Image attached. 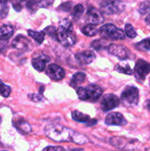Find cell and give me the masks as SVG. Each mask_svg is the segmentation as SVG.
I'll use <instances>...</instances> for the list:
<instances>
[{
  "label": "cell",
  "mask_w": 150,
  "mask_h": 151,
  "mask_svg": "<svg viewBox=\"0 0 150 151\" xmlns=\"http://www.w3.org/2000/svg\"><path fill=\"white\" fill-rule=\"evenodd\" d=\"M45 134L48 138L57 142H72L77 145H84L88 142V139L84 134L56 124H49L46 126Z\"/></svg>",
  "instance_id": "cell-1"
},
{
  "label": "cell",
  "mask_w": 150,
  "mask_h": 151,
  "mask_svg": "<svg viewBox=\"0 0 150 151\" xmlns=\"http://www.w3.org/2000/svg\"><path fill=\"white\" fill-rule=\"evenodd\" d=\"M103 90L100 86L91 84L84 87H79L76 89L78 98L83 101L96 102L102 94Z\"/></svg>",
  "instance_id": "cell-2"
},
{
  "label": "cell",
  "mask_w": 150,
  "mask_h": 151,
  "mask_svg": "<svg viewBox=\"0 0 150 151\" xmlns=\"http://www.w3.org/2000/svg\"><path fill=\"white\" fill-rule=\"evenodd\" d=\"M99 32L101 37L111 40H124L125 38V33L121 29L118 28L113 24H107L99 29Z\"/></svg>",
  "instance_id": "cell-3"
},
{
  "label": "cell",
  "mask_w": 150,
  "mask_h": 151,
  "mask_svg": "<svg viewBox=\"0 0 150 151\" xmlns=\"http://www.w3.org/2000/svg\"><path fill=\"white\" fill-rule=\"evenodd\" d=\"M121 100L125 106H135L139 100V91L135 86H126L122 91Z\"/></svg>",
  "instance_id": "cell-4"
},
{
  "label": "cell",
  "mask_w": 150,
  "mask_h": 151,
  "mask_svg": "<svg viewBox=\"0 0 150 151\" xmlns=\"http://www.w3.org/2000/svg\"><path fill=\"white\" fill-rule=\"evenodd\" d=\"M100 8L102 12L107 15L119 14L124 10L125 6L120 1H103L100 2Z\"/></svg>",
  "instance_id": "cell-5"
},
{
  "label": "cell",
  "mask_w": 150,
  "mask_h": 151,
  "mask_svg": "<svg viewBox=\"0 0 150 151\" xmlns=\"http://www.w3.org/2000/svg\"><path fill=\"white\" fill-rule=\"evenodd\" d=\"M150 73V63L143 59H139L135 63L134 68V75L139 81L145 80L146 77Z\"/></svg>",
  "instance_id": "cell-6"
},
{
  "label": "cell",
  "mask_w": 150,
  "mask_h": 151,
  "mask_svg": "<svg viewBox=\"0 0 150 151\" xmlns=\"http://www.w3.org/2000/svg\"><path fill=\"white\" fill-rule=\"evenodd\" d=\"M85 20L88 24L98 25L104 22V18L102 13L95 7H89L88 9L86 15H85Z\"/></svg>",
  "instance_id": "cell-7"
},
{
  "label": "cell",
  "mask_w": 150,
  "mask_h": 151,
  "mask_svg": "<svg viewBox=\"0 0 150 151\" xmlns=\"http://www.w3.org/2000/svg\"><path fill=\"white\" fill-rule=\"evenodd\" d=\"M120 105V100L113 94H107L103 97L101 101V109L103 111L107 112L116 109Z\"/></svg>",
  "instance_id": "cell-8"
},
{
  "label": "cell",
  "mask_w": 150,
  "mask_h": 151,
  "mask_svg": "<svg viewBox=\"0 0 150 151\" xmlns=\"http://www.w3.org/2000/svg\"><path fill=\"white\" fill-rule=\"evenodd\" d=\"M46 74L51 80L54 81H59L63 79L66 75L64 69L60 66L54 63L49 65L46 69Z\"/></svg>",
  "instance_id": "cell-9"
},
{
  "label": "cell",
  "mask_w": 150,
  "mask_h": 151,
  "mask_svg": "<svg viewBox=\"0 0 150 151\" xmlns=\"http://www.w3.org/2000/svg\"><path fill=\"white\" fill-rule=\"evenodd\" d=\"M11 45L13 48L22 52L30 51L32 48V45L30 41L22 35H18L13 39Z\"/></svg>",
  "instance_id": "cell-10"
},
{
  "label": "cell",
  "mask_w": 150,
  "mask_h": 151,
  "mask_svg": "<svg viewBox=\"0 0 150 151\" xmlns=\"http://www.w3.org/2000/svg\"><path fill=\"white\" fill-rule=\"evenodd\" d=\"M107 51L110 54L116 56L121 60H126L129 58V51L123 45L112 44L107 47Z\"/></svg>",
  "instance_id": "cell-11"
},
{
  "label": "cell",
  "mask_w": 150,
  "mask_h": 151,
  "mask_svg": "<svg viewBox=\"0 0 150 151\" xmlns=\"http://www.w3.org/2000/svg\"><path fill=\"white\" fill-rule=\"evenodd\" d=\"M57 40L66 47H71L76 42V38L72 32L57 30Z\"/></svg>",
  "instance_id": "cell-12"
},
{
  "label": "cell",
  "mask_w": 150,
  "mask_h": 151,
  "mask_svg": "<svg viewBox=\"0 0 150 151\" xmlns=\"http://www.w3.org/2000/svg\"><path fill=\"white\" fill-rule=\"evenodd\" d=\"M104 122L107 125H117V126H121V125H125L127 124V121L125 119L124 116L121 113H118V112L109 114L106 116Z\"/></svg>",
  "instance_id": "cell-13"
},
{
  "label": "cell",
  "mask_w": 150,
  "mask_h": 151,
  "mask_svg": "<svg viewBox=\"0 0 150 151\" xmlns=\"http://www.w3.org/2000/svg\"><path fill=\"white\" fill-rule=\"evenodd\" d=\"M50 61V58L46 55L40 53L35 57H33L32 60V65L34 69L38 72H43L46 69V65Z\"/></svg>",
  "instance_id": "cell-14"
},
{
  "label": "cell",
  "mask_w": 150,
  "mask_h": 151,
  "mask_svg": "<svg viewBox=\"0 0 150 151\" xmlns=\"http://www.w3.org/2000/svg\"><path fill=\"white\" fill-rule=\"evenodd\" d=\"M76 60L81 64L88 65L92 63L96 59L95 53L91 50H85V51L79 52L76 53L75 55Z\"/></svg>",
  "instance_id": "cell-15"
},
{
  "label": "cell",
  "mask_w": 150,
  "mask_h": 151,
  "mask_svg": "<svg viewBox=\"0 0 150 151\" xmlns=\"http://www.w3.org/2000/svg\"><path fill=\"white\" fill-rule=\"evenodd\" d=\"M13 125L19 132L24 135L29 134L32 131L30 125L24 119H16V121H13Z\"/></svg>",
  "instance_id": "cell-16"
},
{
  "label": "cell",
  "mask_w": 150,
  "mask_h": 151,
  "mask_svg": "<svg viewBox=\"0 0 150 151\" xmlns=\"http://www.w3.org/2000/svg\"><path fill=\"white\" fill-rule=\"evenodd\" d=\"M53 4L52 1H29L26 2V7L32 11H35L41 7H48Z\"/></svg>",
  "instance_id": "cell-17"
},
{
  "label": "cell",
  "mask_w": 150,
  "mask_h": 151,
  "mask_svg": "<svg viewBox=\"0 0 150 151\" xmlns=\"http://www.w3.org/2000/svg\"><path fill=\"white\" fill-rule=\"evenodd\" d=\"M14 29L12 25L3 24L0 27V40L7 41L13 35Z\"/></svg>",
  "instance_id": "cell-18"
},
{
  "label": "cell",
  "mask_w": 150,
  "mask_h": 151,
  "mask_svg": "<svg viewBox=\"0 0 150 151\" xmlns=\"http://www.w3.org/2000/svg\"><path fill=\"white\" fill-rule=\"evenodd\" d=\"M85 74L84 72H78L74 74L73 76H72L71 80L70 81V86H72L73 88H76L78 85L84 82L85 79Z\"/></svg>",
  "instance_id": "cell-19"
},
{
  "label": "cell",
  "mask_w": 150,
  "mask_h": 151,
  "mask_svg": "<svg viewBox=\"0 0 150 151\" xmlns=\"http://www.w3.org/2000/svg\"><path fill=\"white\" fill-rule=\"evenodd\" d=\"M71 116L74 120L79 122H85V123H87L91 119L90 116L88 114H85L77 110L72 111Z\"/></svg>",
  "instance_id": "cell-20"
},
{
  "label": "cell",
  "mask_w": 150,
  "mask_h": 151,
  "mask_svg": "<svg viewBox=\"0 0 150 151\" xmlns=\"http://www.w3.org/2000/svg\"><path fill=\"white\" fill-rule=\"evenodd\" d=\"M58 30L64 32H71L73 30V24L69 19H63L59 22Z\"/></svg>",
  "instance_id": "cell-21"
},
{
  "label": "cell",
  "mask_w": 150,
  "mask_h": 151,
  "mask_svg": "<svg viewBox=\"0 0 150 151\" xmlns=\"http://www.w3.org/2000/svg\"><path fill=\"white\" fill-rule=\"evenodd\" d=\"M27 34L29 36H30L31 38H33L38 44H42L43 41H44V38H45V33H44V31L37 32V31L28 29Z\"/></svg>",
  "instance_id": "cell-22"
},
{
  "label": "cell",
  "mask_w": 150,
  "mask_h": 151,
  "mask_svg": "<svg viewBox=\"0 0 150 151\" xmlns=\"http://www.w3.org/2000/svg\"><path fill=\"white\" fill-rule=\"evenodd\" d=\"M115 70L117 71L119 73H123L125 75H132L133 74V71H132V68L129 66L128 63H118L116 66H115Z\"/></svg>",
  "instance_id": "cell-23"
},
{
  "label": "cell",
  "mask_w": 150,
  "mask_h": 151,
  "mask_svg": "<svg viewBox=\"0 0 150 151\" xmlns=\"http://www.w3.org/2000/svg\"><path fill=\"white\" fill-rule=\"evenodd\" d=\"M84 12H85V7L82 4H78L74 7L73 12H72V16L74 20H78L82 17L83 15Z\"/></svg>",
  "instance_id": "cell-24"
},
{
  "label": "cell",
  "mask_w": 150,
  "mask_h": 151,
  "mask_svg": "<svg viewBox=\"0 0 150 151\" xmlns=\"http://www.w3.org/2000/svg\"><path fill=\"white\" fill-rule=\"evenodd\" d=\"M135 47L141 51H150V37L135 44Z\"/></svg>",
  "instance_id": "cell-25"
},
{
  "label": "cell",
  "mask_w": 150,
  "mask_h": 151,
  "mask_svg": "<svg viewBox=\"0 0 150 151\" xmlns=\"http://www.w3.org/2000/svg\"><path fill=\"white\" fill-rule=\"evenodd\" d=\"M82 32L84 35H88V36H94V35L98 33L99 30L96 27L94 26V25L87 24L86 26L82 28Z\"/></svg>",
  "instance_id": "cell-26"
},
{
  "label": "cell",
  "mask_w": 150,
  "mask_h": 151,
  "mask_svg": "<svg viewBox=\"0 0 150 151\" xmlns=\"http://www.w3.org/2000/svg\"><path fill=\"white\" fill-rule=\"evenodd\" d=\"M110 144L112 145L116 146L119 148H122L125 147L126 142H125V139L119 138V137H112L110 139Z\"/></svg>",
  "instance_id": "cell-27"
},
{
  "label": "cell",
  "mask_w": 150,
  "mask_h": 151,
  "mask_svg": "<svg viewBox=\"0 0 150 151\" xmlns=\"http://www.w3.org/2000/svg\"><path fill=\"white\" fill-rule=\"evenodd\" d=\"M138 11L141 15H145L150 12V1H144L140 3Z\"/></svg>",
  "instance_id": "cell-28"
},
{
  "label": "cell",
  "mask_w": 150,
  "mask_h": 151,
  "mask_svg": "<svg viewBox=\"0 0 150 151\" xmlns=\"http://www.w3.org/2000/svg\"><path fill=\"white\" fill-rule=\"evenodd\" d=\"M125 35L129 37V38H134L137 36V32L135 28L130 24H126L125 25Z\"/></svg>",
  "instance_id": "cell-29"
},
{
  "label": "cell",
  "mask_w": 150,
  "mask_h": 151,
  "mask_svg": "<svg viewBox=\"0 0 150 151\" xmlns=\"http://www.w3.org/2000/svg\"><path fill=\"white\" fill-rule=\"evenodd\" d=\"M11 88L9 86L3 83L2 81L0 80V94L4 97H7L11 93Z\"/></svg>",
  "instance_id": "cell-30"
},
{
  "label": "cell",
  "mask_w": 150,
  "mask_h": 151,
  "mask_svg": "<svg viewBox=\"0 0 150 151\" xmlns=\"http://www.w3.org/2000/svg\"><path fill=\"white\" fill-rule=\"evenodd\" d=\"M1 3V9H0V17L4 19L8 14L9 7L7 1H0Z\"/></svg>",
  "instance_id": "cell-31"
},
{
  "label": "cell",
  "mask_w": 150,
  "mask_h": 151,
  "mask_svg": "<svg viewBox=\"0 0 150 151\" xmlns=\"http://www.w3.org/2000/svg\"><path fill=\"white\" fill-rule=\"evenodd\" d=\"M44 33L47 34L49 36L52 37L54 39H57V30L56 28L53 26H49L46 27L44 30Z\"/></svg>",
  "instance_id": "cell-32"
},
{
  "label": "cell",
  "mask_w": 150,
  "mask_h": 151,
  "mask_svg": "<svg viewBox=\"0 0 150 151\" xmlns=\"http://www.w3.org/2000/svg\"><path fill=\"white\" fill-rule=\"evenodd\" d=\"M91 48L96 50H100L101 48H103L102 42L100 40H95L91 44Z\"/></svg>",
  "instance_id": "cell-33"
},
{
  "label": "cell",
  "mask_w": 150,
  "mask_h": 151,
  "mask_svg": "<svg viewBox=\"0 0 150 151\" xmlns=\"http://www.w3.org/2000/svg\"><path fill=\"white\" fill-rule=\"evenodd\" d=\"M28 97L32 101L35 102V103H38V102H42L43 98L40 94H29L28 95Z\"/></svg>",
  "instance_id": "cell-34"
},
{
  "label": "cell",
  "mask_w": 150,
  "mask_h": 151,
  "mask_svg": "<svg viewBox=\"0 0 150 151\" xmlns=\"http://www.w3.org/2000/svg\"><path fill=\"white\" fill-rule=\"evenodd\" d=\"M72 2H69V1H67V2H65L63 4H60V7H59V10H63V11H69L71 8Z\"/></svg>",
  "instance_id": "cell-35"
},
{
  "label": "cell",
  "mask_w": 150,
  "mask_h": 151,
  "mask_svg": "<svg viewBox=\"0 0 150 151\" xmlns=\"http://www.w3.org/2000/svg\"><path fill=\"white\" fill-rule=\"evenodd\" d=\"M43 151H64V149L60 146H48L45 147Z\"/></svg>",
  "instance_id": "cell-36"
},
{
  "label": "cell",
  "mask_w": 150,
  "mask_h": 151,
  "mask_svg": "<svg viewBox=\"0 0 150 151\" xmlns=\"http://www.w3.org/2000/svg\"><path fill=\"white\" fill-rule=\"evenodd\" d=\"M12 4H13V7L15 10H16L17 12H19L21 10L22 7V4L21 1H13L12 2Z\"/></svg>",
  "instance_id": "cell-37"
},
{
  "label": "cell",
  "mask_w": 150,
  "mask_h": 151,
  "mask_svg": "<svg viewBox=\"0 0 150 151\" xmlns=\"http://www.w3.org/2000/svg\"><path fill=\"white\" fill-rule=\"evenodd\" d=\"M7 47V41L0 40V53L3 52Z\"/></svg>",
  "instance_id": "cell-38"
},
{
  "label": "cell",
  "mask_w": 150,
  "mask_h": 151,
  "mask_svg": "<svg viewBox=\"0 0 150 151\" xmlns=\"http://www.w3.org/2000/svg\"><path fill=\"white\" fill-rule=\"evenodd\" d=\"M96 122H97L96 119H90V120L87 122L86 125H88V126H91V125H96Z\"/></svg>",
  "instance_id": "cell-39"
},
{
  "label": "cell",
  "mask_w": 150,
  "mask_h": 151,
  "mask_svg": "<svg viewBox=\"0 0 150 151\" xmlns=\"http://www.w3.org/2000/svg\"><path fill=\"white\" fill-rule=\"evenodd\" d=\"M146 23L150 27V13L147 16V17L146 18Z\"/></svg>",
  "instance_id": "cell-40"
},
{
  "label": "cell",
  "mask_w": 150,
  "mask_h": 151,
  "mask_svg": "<svg viewBox=\"0 0 150 151\" xmlns=\"http://www.w3.org/2000/svg\"><path fill=\"white\" fill-rule=\"evenodd\" d=\"M146 109L150 111V99L146 102Z\"/></svg>",
  "instance_id": "cell-41"
},
{
  "label": "cell",
  "mask_w": 150,
  "mask_h": 151,
  "mask_svg": "<svg viewBox=\"0 0 150 151\" xmlns=\"http://www.w3.org/2000/svg\"><path fill=\"white\" fill-rule=\"evenodd\" d=\"M1 117H0V123H1Z\"/></svg>",
  "instance_id": "cell-42"
},
{
  "label": "cell",
  "mask_w": 150,
  "mask_h": 151,
  "mask_svg": "<svg viewBox=\"0 0 150 151\" xmlns=\"http://www.w3.org/2000/svg\"><path fill=\"white\" fill-rule=\"evenodd\" d=\"M0 151H7V150H0Z\"/></svg>",
  "instance_id": "cell-43"
}]
</instances>
